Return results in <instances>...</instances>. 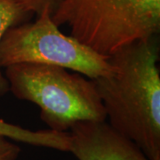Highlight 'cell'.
<instances>
[{"label": "cell", "instance_id": "6da1fadb", "mask_svg": "<svg viewBox=\"0 0 160 160\" xmlns=\"http://www.w3.org/2000/svg\"><path fill=\"white\" fill-rule=\"evenodd\" d=\"M108 77L94 79L109 124L160 160L159 46L157 37L125 46L109 57Z\"/></svg>", "mask_w": 160, "mask_h": 160}, {"label": "cell", "instance_id": "7a4b0ae2", "mask_svg": "<svg viewBox=\"0 0 160 160\" xmlns=\"http://www.w3.org/2000/svg\"><path fill=\"white\" fill-rule=\"evenodd\" d=\"M52 19L58 27L68 26L76 39L109 57L158 35L160 0H62Z\"/></svg>", "mask_w": 160, "mask_h": 160}, {"label": "cell", "instance_id": "3957f363", "mask_svg": "<svg viewBox=\"0 0 160 160\" xmlns=\"http://www.w3.org/2000/svg\"><path fill=\"white\" fill-rule=\"evenodd\" d=\"M5 69L9 91L38 105L40 118L50 130L63 132L79 122L107 119L92 79L44 64L19 63Z\"/></svg>", "mask_w": 160, "mask_h": 160}, {"label": "cell", "instance_id": "277c9868", "mask_svg": "<svg viewBox=\"0 0 160 160\" xmlns=\"http://www.w3.org/2000/svg\"><path fill=\"white\" fill-rule=\"evenodd\" d=\"M33 23L9 29L0 42V66L35 63L70 69L89 79L108 77L113 67L109 57L98 53L72 36L64 35L47 8Z\"/></svg>", "mask_w": 160, "mask_h": 160}, {"label": "cell", "instance_id": "5b68a950", "mask_svg": "<svg viewBox=\"0 0 160 160\" xmlns=\"http://www.w3.org/2000/svg\"><path fill=\"white\" fill-rule=\"evenodd\" d=\"M70 149L78 160H150L137 144L105 121H84L70 128Z\"/></svg>", "mask_w": 160, "mask_h": 160}, {"label": "cell", "instance_id": "8992f818", "mask_svg": "<svg viewBox=\"0 0 160 160\" xmlns=\"http://www.w3.org/2000/svg\"><path fill=\"white\" fill-rule=\"evenodd\" d=\"M0 135L14 142L64 152H69L70 148V135L69 132H62L50 129L32 131L5 122L2 119H0Z\"/></svg>", "mask_w": 160, "mask_h": 160}, {"label": "cell", "instance_id": "52a82bcc", "mask_svg": "<svg viewBox=\"0 0 160 160\" xmlns=\"http://www.w3.org/2000/svg\"><path fill=\"white\" fill-rule=\"evenodd\" d=\"M32 14L22 0H0V42L9 29L23 23ZM0 66V96L9 91V84Z\"/></svg>", "mask_w": 160, "mask_h": 160}, {"label": "cell", "instance_id": "ba28073f", "mask_svg": "<svg viewBox=\"0 0 160 160\" xmlns=\"http://www.w3.org/2000/svg\"><path fill=\"white\" fill-rule=\"evenodd\" d=\"M21 148L8 138L0 135V160H17Z\"/></svg>", "mask_w": 160, "mask_h": 160}, {"label": "cell", "instance_id": "9c48e42d", "mask_svg": "<svg viewBox=\"0 0 160 160\" xmlns=\"http://www.w3.org/2000/svg\"><path fill=\"white\" fill-rule=\"evenodd\" d=\"M61 1L62 0H22L28 10L32 13H37L38 15L40 14L45 8H47L52 14Z\"/></svg>", "mask_w": 160, "mask_h": 160}]
</instances>
